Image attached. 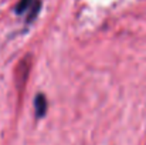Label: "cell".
Segmentation results:
<instances>
[{
    "instance_id": "cell-1",
    "label": "cell",
    "mask_w": 146,
    "mask_h": 145,
    "mask_svg": "<svg viewBox=\"0 0 146 145\" xmlns=\"http://www.w3.org/2000/svg\"><path fill=\"white\" fill-rule=\"evenodd\" d=\"M47 98L44 94H37L36 98H34V111H36V117L37 118H41L46 115L47 112Z\"/></svg>"
},
{
    "instance_id": "cell-2",
    "label": "cell",
    "mask_w": 146,
    "mask_h": 145,
    "mask_svg": "<svg viewBox=\"0 0 146 145\" xmlns=\"http://www.w3.org/2000/svg\"><path fill=\"white\" fill-rule=\"evenodd\" d=\"M36 1H37V0H19V3H17V6H16V13H17V14H23V13L29 11V10L34 6Z\"/></svg>"
}]
</instances>
